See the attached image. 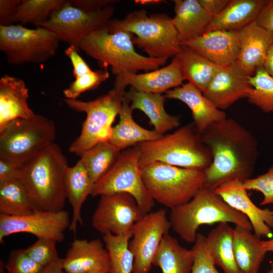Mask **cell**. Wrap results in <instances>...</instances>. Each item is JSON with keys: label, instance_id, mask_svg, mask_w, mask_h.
Segmentation results:
<instances>
[{"label": "cell", "instance_id": "6da1fadb", "mask_svg": "<svg viewBox=\"0 0 273 273\" xmlns=\"http://www.w3.org/2000/svg\"><path fill=\"white\" fill-rule=\"evenodd\" d=\"M201 135L212 158L203 170L204 187L214 190L230 180L251 178L259 152L256 139L249 130L226 118L212 124Z\"/></svg>", "mask_w": 273, "mask_h": 273}, {"label": "cell", "instance_id": "7a4b0ae2", "mask_svg": "<svg viewBox=\"0 0 273 273\" xmlns=\"http://www.w3.org/2000/svg\"><path fill=\"white\" fill-rule=\"evenodd\" d=\"M68 167L65 156L56 143L21 166L18 179L26 187L35 210H63L67 199L65 178Z\"/></svg>", "mask_w": 273, "mask_h": 273}, {"label": "cell", "instance_id": "3957f363", "mask_svg": "<svg viewBox=\"0 0 273 273\" xmlns=\"http://www.w3.org/2000/svg\"><path fill=\"white\" fill-rule=\"evenodd\" d=\"M133 36L127 31L111 30L106 24L84 38L79 48L97 60L102 68L110 66L116 76L136 74L140 70L149 72L166 64L168 59L138 53L134 48Z\"/></svg>", "mask_w": 273, "mask_h": 273}, {"label": "cell", "instance_id": "277c9868", "mask_svg": "<svg viewBox=\"0 0 273 273\" xmlns=\"http://www.w3.org/2000/svg\"><path fill=\"white\" fill-rule=\"evenodd\" d=\"M141 168L159 161L177 167L205 170L212 162V155L194 123L154 141L138 144Z\"/></svg>", "mask_w": 273, "mask_h": 273}, {"label": "cell", "instance_id": "5b68a950", "mask_svg": "<svg viewBox=\"0 0 273 273\" xmlns=\"http://www.w3.org/2000/svg\"><path fill=\"white\" fill-rule=\"evenodd\" d=\"M171 209V228L181 239L194 243L199 228L204 224L232 223L251 231L247 217L229 205L214 190L205 187L189 202Z\"/></svg>", "mask_w": 273, "mask_h": 273}, {"label": "cell", "instance_id": "8992f818", "mask_svg": "<svg viewBox=\"0 0 273 273\" xmlns=\"http://www.w3.org/2000/svg\"><path fill=\"white\" fill-rule=\"evenodd\" d=\"M107 25L114 31L132 34V41L155 58H173L179 52L181 44L172 18L164 13L148 14L144 9L134 10L122 19H111Z\"/></svg>", "mask_w": 273, "mask_h": 273}, {"label": "cell", "instance_id": "52a82bcc", "mask_svg": "<svg viewBox=\"0 0 273 273\" xmlns=\"http://www.w3.org/2000/svg\"><path fill=\"white\" fill-rule=\"evenodd\" d=\"M126 86L116 77L113 88L96 100L84 102L77 99H63L70 108L86 114L80 135L69 147L70 153L80 156L97 144L109 140L112 124L119 114Z\"/></svg>", "mask_w": 273, "mask_h": 273}, {"label": "cell", "instance_id": "ba28073f", "mask_svg": "<svg viewBox=\"0 0 273 273\" xmlns=\"http://www.w3.org/2000/svg\"><path fill=\"white\" fill-rule=\"evenodd\" d=\"M141 168L144 184L153 199L170 209L190 201L204 185L201 169L159 161Z\"/></svg>", "mask_w": 273, "mask_h": 273}, {"label": "cell", "instance_id": "9c48e42d", "mask_svg": "<svg viewBox=\"0 0 273 273\" xmlns=\"http://www.w3.org/2000/svg\"><path fill=\"white\" fill-rule=\"evenodd\" d=\"M56 135L54 121L43 115L15 119L0 130V158L21 166L54 143Z\"/></svg>", "mask_w": 273, "mask_h": 273}, {"label": "cell", "instance_id": "30bf717a", "mask_svg": "<svg viewBox=\"0 0 273 273\" xmlns=\"http://www.w3.org/2000/svg\"><path fill=\"white\" fill-rule=\"evenodd\" d=\"M59 42L56 35L44 27L0 26V50L10 64L43 63L55 55Z\"/></svg>", "mask_w": 273, "mask_h": 273}, {"label": "cell", "instance_id": "8fae6325", "mask_svg": "<svg viewBox=\"0 0 273 273\" xmlns=\"http://www.w3.org/2000/svg\"><path fill=\"white\" fill-rule=\"evenodd\" d=\"M140 157L135 146L121 152L112 167L95 184L91 195L128 193L134 197L144 214L150 212L155 201L144 184Z\"/></svg>", "mask_w": 273, "mask_h": 273}, {"label": "cell", "instance_id": "7c38bea8", "mask_svg": "<svg viewBox=\"0 0 273 273\" xmlns=\"http://www.w3.org/2000/svg\"><path fill=\"white\" fill-rule=\"evenodd\" d=\"M114 13L112 5L90 11L74 6L70 1L66 0L60 7L52 12L47 22L38 27L50 30L59 41L74 46L79 52L81 41L94 31L104 26L112 19Z\"/></svg>", "mask_w": 273, "mask_h": 273}, {"label": "cell", "instance_id": "4fadbf2b", "mask_svg": "<svg viewBox=\"0 0 273 273\" xmlns=\"http://www.w3.org/2000/svg\"><path fill=\"white\" fill-rule=\"evenodd\" d=\"M171 228L166 210L149 212L133 226L129 249L134 256L132 273H149L154 255L163 237Z\"/></svg>", "mask_w": 273, "mask_h": 273}, {"label": "cell", "instance_id": "5bb4252c", "mask_svg": "<svg viewBox=\"0 0 273 273\" xmlns=\"http://www.w3.org/2000/svg\"><path fill=\"white\" fill-rule=\"evenodd\" d=\"M144 215L129 194L102 195L92 216V225L103 235L108 232L122 235L131 232Z\"/></svg>", "mask_w": 273, "mask_h": 273}, {"label": "cell", "instance_id": "9a60e30c", "mask_svg": "<svg viewBox=\"0 0 273 273\" xmlns=\"http://www.w3.org/2000/svg\"><path fill=\"white\" fill-rule=\"evenodd\" d=\"M67 211H41L22 216L0 214V243L13 234L27 233L38 239H48L58 242L64 239V232L70 225Z\"/></svg>", "mask_w": 273, "mask_h": 273}, {"label": "cell", "instance_id": "2e32d148", "mask_svg": "<svg viewBox=\"0 0 273 273\" xmlns=\"http://www.w3.org/2000/svg\"><path fill=\"white\" fill-rule=\"evenodd\" d=\"M214 191L229 205L247 217L255 235L272 238L273 210L257 206L249 198L243 181L230 180Z\"/></svg>", "mask_w": 273, "mask_h": 273}, {"label": "cell", "instance_id": "e0dca14e", "mask_svg": "<svg viewBox=\"0 0 273 273\" xmlns=\"http://www.w3.org/2000/svg\"><path fill=\"white\" fill-rule=\"evenodd\" d=\"M247 75L236 63L222 67L203 93L219 110L247 98L252 88Z\"/></svg>", "mask_w": 273, "mask_h": 273}, {"label": "cell", "instance_id": "ac0fdd59", "mask_svg": "<svg viewBox=\"0 0 273 273\" xmlns=\"http://www.w3.org/2000/svg\"><path fill=\"white\" fill-rule=\"evenodd\" d=\"M196 52L210 62L224 67L237 59L240 41L238 31L215 30L180 43Z\"/></svg>", "mask_w": 273, "mask_h": 273}, {"label": "cell", "instance_id": "d6986e66", "mask_svg": "<svg viewBox=\"0 0 273 273\" xmlns=\"http://www.w3.org/2000/svg\"><path fill=\"white\" fill-rule=\"evenodd\" d=\"M66 273H109L108 252L99 239H75L62 258Z\"/></svg>", "mask_w": 273, "mask_h": 273}, {"label": "cell", "instance_id": "ffe728a7", "mask_svg": "<svg viewBox=\"0 0 273 273\" xmlns=\"http://www.w3.org/2000/svg\"><path fill=\"white\" fill-rule=\"evenodd\" d=\"M240 49L236 63L249 76L263 67L267 51L273 42V32L253 21L238 31Z\"/></svg>", "mask_w": 273, "mask_h": 273}, {"label": "cell", "instance_id": "44dd1931", "mask_svg": "<svg viewBox=\"0 0 273 273\" xmlns=\"http://www.w3.org/2000/svg\"><path fill=\"white\" fill-rule=\"evenodd\" d=\"M166 98L176 99L186 104L191 109L194 124L202 133L212 124L227 118L226 113L215 106L195 86L190 82L170 89Z\"/></svg>", "mask_w": 273, "mask_h": 273}, {"label": "cell", "instance_id": "7402d4cb", "mask_svg": "<svg viewBox=\"0 0 273 273\" xmlns=\"http://www.w3.org/2000/svg\"><path fill=\"white\" fill-rule=\"evenodd\" d=\"M116 77L138 91L158 94L181 85L185 80L177 55L172 58L170 64L160 69Z\"/></svg>", "mask_w": 273, "mask_h": 273}, {"label": "cell", "instance_id": "603a6c76", "mask_svg": "<svg viewBox=\"0 0 273 273\" xmlns=\"http://www.w3.org/2000/svg\"><path fill=\"white\" fill-rule=\"evenodd\" d=\"M28 91L21 78L8 74L0 78V130L15 119L35 115L28 104Z\"/></svg>", "mask_w": 273, "mask_h": 273}, {"label": "cell", "instance_id": "cb8c5ba5", "mask_svg": "<svg viewBox=\"0 0 273 273\" xmlns=\"http://www.w3.org/2000/svg\"><path fill=\"white\" fill-rule=\"evenodd\" d=\"M124 97L129 101L132 110H140L147 116L158 133L164 135L179 126L180 116L170 115L165 110V95L138 91L130 87Z\"/></svg>", "mask_w": 273, "mask_h": 273}, {"label": "cell", "instance_id": "d4e9b609", "mask_svg": "<svg viewBox=\"0 0 273 273\" xmlns=\"http://www.w3.org/2000/svg\"><path fill=\"white\" fill-rule=\"evenodd\" d=\"M172 23L180 43L206 32L212 17L198 0H174Z\"/></svg>", "mask_w": 273, "mask_h": 273}, {"label": "cell", "instance_id": "484cf974", "mask_svg": "<svg viewBox=\"0 0 273 273\" xmlns=\"http://www.w3.org/2000/svg\"><path fill=\"white\" fill-rule=\"evenodd\" d=\"M65 185L66 197L73 208V216L69 229L75 233L77 223L83 224L81 207L87 196L92 194L95 185L81 160L74 166L68 167Z\"/></svg>", "mask_w": 273, "mask_h": 273}, {"label": "cell", "instance_id": "4316f807", "mask_svg": "<svg viewBox=\"0 0 273 273\" xmlns=\"http://www.w3.org/2000/svg\"><path fill=\"white\" fill-rule=\"evenodd\" d=\"M132 111L129 101L124 97L119 113V121L112 127L109 140L121 150L142 143L157 140L163 135L137 124L132 117Z\"/></svg>", "mask_w": 273, "mask_h": 273}, {"label": "cell", "instance_id": "83f0119b", "mask_svg": "<svg viewBox=\"0 0 273 273\" xmlns=\"http://www.w3.org/2000/svg\"><path fill=\"white\" fill-rule=\"evenodd\" d=\"M233 250L236 263L242 273H258L267 253L260 238L238 225L234 228Z\"/></svg>", "mask_w": 273, "mask_h": 273}, {"label": "cell", "instance_id": "f1b7e54d", "mask_svg": "<svg viewBox=\"0 0 273 273\" xmlns=\"http://www.w3.org/2000/svg\"><path fill=\"white\" fill-rule=\"evenodd\" d=\"M263 0H231L218 14L212 17L206 32L215 30L238 31L254 21Z\"/></svg>", "mask_w": 273, "mask_h": 273}, {"label": "cell", "instance_id": "f546056e", "mask_svg": "<svg viewBox=\"0 0 273 273\" xmlns=\"http://www.w3.org/2000/svg\"><path fill=\"white\" fill-rule=\"evenodd\" d=\"M193 261L192 250L182 247L168 233L163 237L152 264L159 267L162 273H190Z\"/></svg>", "mask_w": 273, "mask_h": 273}, {"label": "cell", "instance_id": "4dcf8cb0", "mask_svg": "<svg viewBox=\"0 0 273 273\" xmlns=\"http://www.w3.org/2000/svg\"><path fill=\"white\" fill-rule=\"evenodd\" d=\"M234 229L228 222H220L205 238L207 249L216 265L224 273H242L239 268L233 250Z\"/></svg>", "mask_w": 273, "mask_h": 273}, {"label": "cell", "instance_id": "1f68e13d", "mask_svg": "<svg viewBox=\"0 0 273 273\" xmlns=\"http://www.w3.org/2000/svg\"><path fill=\"white\" fill-rule=\"evenodd\" d=\"M185 79L203 93L221 68L206 59L190 47L181 45L177 55Z\"/></svg>", "mask_w": 273, "mask_h": 273}, {"label": "cell", "instance_id": "d6a6232c", "mask_svg": "<svg viewBox=\"0 0 273 273\" xmlns=\"http://www.w3.org/2000/svg\"><path fill=\"white\" fill-rule=\"evenodd\" d=\"M34 211L28 192L19 179L0 183L1 214L22 216Z\"/></svg>", "mask_w": 273, "mask_h": 273}, {"label": "cell", "instance_id": "836d02e7", "mask_svg": "<svg viewBox=\"0 0 273 273\" xmlns=\"http://www.w3.org/2000/svg\"><path fill=\"white\" fill-rule=\"evenodd\" d=\"M121 153V150L109 140L101 142L80 156L89 175L95 184L112 167Z\"/></svg>", "mask_w": 273, "mask_h": 273}, {"label": "cell", "instance_id": "e575fe53", "mask_svg": "<svg viewBox=\"0 0 273 273\" xmlns=\"http://www.w3.org/2000/svg\"><path fill=\"white\" fill-rule=\"evenodd\" d=\"M109 259V273H132L134 256L129 249L131 232L122 235H115L107 232L103 235Z\"/></svg>", "mask_w": 273, "mask_h": 273}, {"label": "cell", "instance_id": "d590c367", "mask_svg": "<svg viewBox=\"0 0 273 273\" xmlns=\"http://www.w3.org/2000/svg\"><path fill=\"white\" fill-rule=\"evenodd\" d=\"M65 1L21 0L14 22H20L22 26L31 24L37 27L47 22L52 12L60 7Z\"/></svg>", "mask_w": 273, "mask_h": 273}, {"label": "cell", "instance_id": "8d00e7d4", "mask_svg": "<svg viewBox=\"0 0 273 273\" xmlns=\"http://www.w3.org/2000/svg\"><path fill=\"white\" fill-rule=\"evenodd\" d=\"M249 82L252 87L247 97L249 103L264 112H273V78L261 67L249 77Z\"/></svg>", "mask_w": 273, "mask_h": 273}, {"label": "cell", "instance_id": "74e56055", "mask_svg": "<svg viewBox=\"0 0 273 273\" xmlns=\"http://www.w3.org/2000/svg\"><path fill=\"white\" fill-rule=\"evenodd\" d=\"M110 76L107 68L92 71L75 79L63 93L67 99H77L81 93L97 88Z\"/></svg>", "mask_w": 273, "mask_h": 273}, {"label": "cell", "instance_id": "f35d334b", "mask_svg": "<svg viewBox=\"0 0 273 273\" xmlns=\"http://www.w3.org/2000/svg\"><path fill=\"white\" fill-rule=\"evenodd\" d=\"M205 238L206 236L197 233L191 249L193 252L194 261L191 273H219L207 249Z\"/></svg>", "mask_w": 273, "mask_h": 273}, {"label": "cell", "instance_id": "ab89813d", "mask_svg": "<svg viewBox=\"0 0 273 273\" xmlns=\"http://www.w3.org/2000/svg\"><path fill=\"white\" fill-rule=\"evenodd\" d=\"M57 242L51 239H38L33 245L24 250L34 261L45 267L59 257L56 247Z\"/></svg>", "mask_w": 273, "mask_h": 273}, {"label": "cell", "instance_id": "60d3db41", "mask_svg": "<svg viewBox=\"0 0 273 273\" xmlns=\"http://www.w3.org/2000/svg\"><path fill=\"white\" fill-rule=\"evenodd\" d=\"M6 267L9 273H41L44 267L31 258L24 249H17L10 252Z\"/></svg>", "mask_w": 273, "mask_h": 273}, {"label": "cell", "instance_id": "b9f144b4", "mask_svg": "<svg viewBox=\"0 0 273 273\" xmlns=\"http://www.w3.org/2000/svg\"><path fill=\"white\" fill-rule=\"evenodd\" d=\"M247 190L260 192L263 197L260 205L273 204V164L264 174L243 181Z\"/></svg>", "mask_w": 273, "mask_h": 273}, {"label": "cell", "instance_id": "7bdbcfd3", "mask_svg": "<svg viewBox=\"0 0 273 273\" xmlns=\"http://www.w3.org/2000/svg\"><path fill=\"white\" fill-rule=\"evenodd\" d=\"M64 52L72 64L73 74L75 79L92 71L74 46H69L65 50Z\"/></svg>", "mask_w": 273, "mask_h": 273}, {"label": "cell", "instance_id": "ee69618b", "mask_svg": "<svg viewBox=\"0 0 273 273\" xmlns=\"http://www.w3.org/2000/svg\"><path fill=\"white\" fill-rule=\"evenodd\" d=\"M21 0L0 1V26L13 25L14 19Z\"/></svg>", "mask_w": 273, "mask_h": 273}, {"label": "cell", "instance_id": "f6af8a7d", "mask_svg": "<svg viewBox=\"0 0 273 273\" xmlns=\"http://www.w3.org/2000/svg\"><path fill=\"white\" fill-rule=\"evenodd\" d=\"M255 21L259 27L273 32V0L264 1Z\"/></svg>", "mask_w": 273, "mask_h": 273}, {"label": "cell", "instance_id": "bcb514c9", "mask_svg": "<svg viewBox=\"0 0 273 273\" xmlns=\"http://www.w3.org/2000/svg\"><path fill=\"white\" fill-rule=\"evenodd\" d=\"M21 165L5 159L0 158V183L18 178Z\"/></svg>", "mask_w": 273, "mask_h": 273}, {"label": "cell", "instance_id": "7dc6e473", "mask_svg": "<svg viewBox=\"0 0 273 273\" xmlns=\"http://www.w3.org/2000/svg\"><path fill=\"white\" fill-rule=\"evenodd\" d=\"M117 1L115 0H71L70 3L82 9L95 11L101 10L110 5H112Z\"/></svg>", "mask_w": 273, "mask_h": 273}, {"label": "cell", "instance_id": "c3c4849f", "mask_svg": "<svg viewBox=\"0 0 273 273\" xmlns=\"http://www.w3.org/2000/svg\"><path fill=\"white\" fill-rule=\"evenodd\" d=\"M205 11L212 17L220 13L231 0H198Z\"/></svg>", "mask_w": 273, "mask_h": 273}, {"label": "cell", "instance_id": "681fc988", "mask_svg": "<svg viewBox=\"0 0 273 273\" xmlns=\"http://www.w3.org/2000/svg\"><path fill=\"white\" fill-rule=\"evenodd\" d=\"M62 258L58 257L55 261L45 266L41 273H64Z\"/></svg>", "mask_w": 273, "mask_h": 273}, {"label": "cell", "instance_id": "f907efd6", "mask_svg": "<svg viewBox=\"0 0 273 273\" xmlns=\"http://www.w3.org/2000/svg\"><path fill=\"white\" fill-rule=\"evenodd\" d=\"M263 67L273 78V42L267 51Z\"/></svg>", "mask_w": 273, "mask_h": 273}, {"label": "cell", "instance_id": "816d5d0a", "mask_svg": "<svg viewBox=\"0 0 273 273\" xmlns=\"http://www.w3.org/2000/svg\"><path fill=\"white\" fill-rule=\"evenodd\" d=\"M262 245L267 252L273 253V238L267 241H262Z\"/></svg>", "mask_w": 273, "mask_h": 273}, {"label": "cell", "instance_id": "f5cc1de1", "mask_svg": "<svg viewBox=\"0 0 273 273\" xmlns=\"http://www.w3.org/2000/svg\"><path fill=\"white\" fill-rule=\"evenodd\" d=\"M136 4H140L142 5H148V4H159L162 2H164V1L160 0H136L134 1Z\"/></svg>", "mask_w": 273, "mask_h": 273}, {"label": "cell", "instance_id": "db71d44e", "mask_svg": "<svg viewBox=\"0 0 273 273\" xmlns=\"http://www.w3.org/2000/svg\"><path fill=\"white\" fill-rule=\"evenodd\" d=\"M267 273H273V261L270 262V268Z\"/></svg>", "mask_w": 273, "mask_h": 273}]
</instances>
